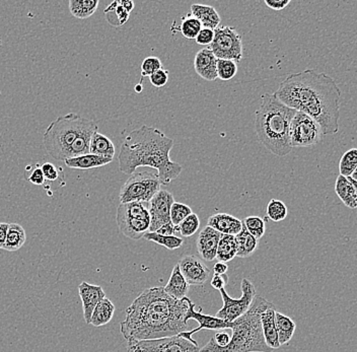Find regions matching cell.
Masks as SVG:
<instances>
[{
	"mask_svg": "<svg viewBox=\"0 0 357 352\" xmlns=\"http://www.w3.org/2000/svg\"><path fill=\"white\" fill-rule=\"evenodd\" d=\"M190 299H175L164 286L143 290L126 310L120 331L127 342L178 336L188 331L184 322Z\"/></svg>",
	"mask_w": 357,
	"mask_h": 352,
	"instance_id": "cell-1",
	"label": "cell"
},
{
	"mask_svg": "<svg viewBox=\"0 0 357 352\" xmlns=\"http://www.w3.org/2000/svg\"><path fill=\"white\" fill-rule=\"evenodd\" d=\"M274 95L289 108L303 112L318 122L324 136L339 131L341 90L327 73L315 69L291 73Z\"/></svg>",
	"mask_w": 357,
	"mask_h": 352,
	"instance_id": "cell-2",
	"label": "cell"
},
{
	"mask_svg": "<svg viewBox=\"0 0 357 352\" xmlns=\"http://www.w3.org/2000/svg\"><path fill=\"white\" fill-rule=\"evenodd\" d=\"M173 147L174 139L156 128L141 126L124 138L118 155L119 170L132 175L137 168L149 166L158 171L162 185H169L183 171L181 164L171 161Z\"/></svg>",
	"mask_w": 357,
	"mask_h": 352,
	"instance_id": "cell-3",
	"label": "cell"
},
{
	"mask_svg": "<svg viewBox=\"0 0 357 352\" xmlns=\"http://www.w3.org/2000/svg\"><path fill=\"white\" fill-rule=\"evenodd\" d=\"M297 111L280 102L274 94H264L255 113V130L260 142L278 157L293 151L289 127Z\"/></svg>",
	"mask_w": 357,
	"mask_h": 352,
	"instance_id": "cell-4",
	"label": "cell"
},
{
	"mask_svg": "<svg viewBox=\"0 0 357 352\" xmlns=\"http://www.w3.org/2000/svg\"><path fill=\"white\" fill-rule=\"evenodd\" d=\"M272 303L256 296L250 310L234 322L230 344L221 347L214 339L209 340L199 352H272L265 342L261 325V314Z\"/></svg>",
	"mask_w": 357,
	"mask_h": 352,
	"instance_id": "cell-5",
	"label": "cell"
},
{
	"mask_svg": "<svg viewBox=\"0 0 357 352\" xmlns=\"http://www.w3.org/2000/svg\"><path fill=\"white\" fill-rule=\"evenodd\" d=\"M90 122L92 120L75 113L59 116L54 120L43 136L44 147L50 157L64 162L67 151Z\"/></svg>",
	"mask_w": 357,
	"mask_h": 352,
	"instance_id": "cell-6",
	"label": "cell"
},
{
	"mask_svg": "<svg viewBox=\"0 0 357 352\" xmlns=\"http://www.w3.org/2000/svg\"><path fill=\"white\" fill-rule=\"evenodd\" d=\"M116 221L120 231L131 240L143 239L151 227L149 203L130 202L118 206Z\"/></svg>",
	"mask_w": 357,
	"mask_h": 352,
	"instance_id": "cell-7",
	"label": "cell"
},
{
	"mask_svg": "<svg viewBox=\"0 0 357 352\" xmlns=\"http://www.w3.org/2000/svg\"><path fill=\"white\" fill-rule=\"evenodd\" d=\"M162 183L158 173L138 172L130 175L120 191L121 203L145 202L149 203L153 196L160 190Z\"/></svg>",
	"mask_w": 357,
	"mask_h": 352,
	"instance_id": "cell-8",
	"label": "cell"
},
{
	"mask_svg": "<svg viewBox=\"0 0 357 352\" xmlns=\"http://www.w3.org/2000/svg\"><path fill=\"white\" fill-rule=\"evenodd\" d=\"M324 134L318 122L312 117L297 112L291 120L289 127V140L293 147H310L322 141Z\"/></svg>",
	"mask_w": 357,
	"mask_h": 352,
	"instance_id": "cell-9",
	"label": "cell"
},
{
	"mask_svg": "<svg viewBox=\"0 0 357 352\" xmlns=\"http://www.w3.org/2000/svg\"><path fill=\"white\" fill-rule=\"evenodd\" d=\"M241 290H242V297L241 299H232L225 292V288L219 290L223 299V305L219 312H217L215 317L223 321L232 322L242 317L250 310L253 301L256 298V288L254 284L250 280L244 278L241 284Z\"/></svg>",
	"mask_w": 357,
	"mask_h": 352,
	"instance_id": "cell-10",
	"label": "cell"
},
{
	"mask_svg": "<svg viewBox=\"0 0 357 352\" xmlns=\"http://www.w3.org/2000/svg\"><path fill=\"white\" fill-rule=\"evenodd\" d=\"M217 59L238 63L243 59V40L234 27L219 26L214 29V40L208 46Z\"/></svg>",
	"mask_w": 357,
	"mask_h": 352,
	"instance_id": "cell-11",
	"label": "cell"
},
{
	"mask_svg": "<svg viewBox=\"0 0 357 352\" xmlns=\"http://www.w3.org/2000/svg\"><path fill=\"white\" fill-rule=\"evenodd\" d=\"M198 344L180 336L127 342V352H199Z\"/></svg>",
	"mask_w": 357,
	"mask_h": 352,
	"instance_id": "cell-12",
	"label": "cell"
},
{
	"mask_svg": "<svg viewBox=\"0 0 357 352\" xmlns=\"http://www.w3.org/2000/svg\"><path fill=\"white\" fill-rule=\"evenodd\" d=\"M174 196L168 190L160 189L149 203L151 214L149 231H156L171 223V208L174 203Z\"/></svg>",
	"mask_w": 357,
	"mask_h": 352,
	"instance_id": "cell-13",
	"label": "cell"
},
{
	"mask_svg": "<svg viewBox=\"0 0 357 352\" xmlns=\"http://www.w3.org/2000/svg\"><path fill=\"white\" fill-rule=\"evenodd\" d=\"M195 320L199 323V326L197 328L193 329L191 331H186V332L180 333L178 336L182 338L186 339V340L190 341V342L194 343V344H198L193 339V335L196 333L199 332L202 329H206V330H225V329H232L234 327V322L223 321V320L219 319V318L213 317V316L205 315L202 314L201 310L199 312L195 311V303H192L191 299L189 301V309H188L187 314H186L185 319L184 322L188 325V321L189 320Z\"/></svg>",
	"mask_w": 357,
	"mask_h": 352,
	"instance_id": "cell-14",
	"label": "cell"
},
{
	"mask_svg": "<svg viewBox=\"0 0 357 352\" xmlns=\"http://www.w3.org/2000/svg\"><path fill=\"white\" fill-rule=\"evenodd\" d=\"M179 268L189 286H204L210 276V269L194 255L180 259Z\"/></svg>",
	"mask_w": 357,
	"mask_h": 352,
	"instance_id": "cell-15",
	"label": "cell"
},
{
	"mask_svg": "<svg viewBox=\"0 0 357 352\" xmlns=\"http://www.w3.org/2000/svg\"><path fill=\"white\" fill-rule=\"evenodd\" d=\"M78 294L82 299V309H84V321L88 325L90 324L93 312L102 299L106 298L105 292L102 286L90 284L84 281L78 286Z\"/></svg>",
	"mask_w": 357,
	"mask_h": 352,
	"instance_id": "cell-16",
	"label": "cell"
},
{
	"mask_svg": "<svg viewBox=\"0 0 357 352\" xmlns=\"http://www.w3.org/2000/svg\"><path fill=\"white\" fill-rule=\"evenodd\" d=\"M221 237V233L208 225L200 231L196 241V246H197L198 254L204 260L211 262L217 258V247Z\"/></svg>",
	"mask_w": 357,
	"mask_h": 352,
	"instance_id": "cell-17",
	"label": "cell"
},
{
	"mask_svg": "<svg viewBox=\"0 0 357 352\" xmlns=\"http://www.w3.org/2000/svg\"><path fill=\"white\" fill-rule=\"evenodd\" d=\"M194 69L207 81H215L217 77V58L208 47L200 50L194 59Z\"/></svg>",
	"mask_w": 357,
	"mask_h": 352,
	"instance_id": "cell-18",
	"label": "cell"
},
{
	"mask_svg": "<svg viewBox=\"0 0 357 352\" xmlns=\"http://www.w3.org/2000/svg\"><path fill=\"white\" fill-rule=\"evenodd\" d=\"M275 305L271 303L261 314V325L264 338H265L266 344L270 349H273V351L280 347V341H278V328H276L275 323Z\"/></svg>",
	"mask_w": 357,
	"mask_h": 352,
	"instance_id": "cell-19",
	"label": "cell"
},
{
	"mask_svg": "<svg viewBox=\"0 0 357 352\" xmlns=\"http://www.w3.org/2000/svg\"><path fill=\"white\" fill-rule=\"evenodd\" d=\"M207 225L221 235L236 236L243 229V221L227 214H217L209 217Z\"/></svg>",
	"mask_w": 357,
	"mask_h": 352,
	"instance_id": "cell-20",
	"label": "cell"
},
{
	"mask_svg": "<svg viewBox=\"0 0 357 352\" xmlns=\"http://www.w3.org/2000/svg\"><path fill=\"white\" fill-rule=\"evenodd\" d=\"M191 16L197 18L202 27L214 31L221 26V18L214 8L205 4H192Z\"/></svg>",
	"mask_w": 357,
	"mask_h": 352,
	"instance_id": "cell-21",
	"label": "cell"
},
{
	"mask_svg": "<svg viewBox=\"0 0 357 352\" xmlns=\"http://www.w3.org/2000/svg\"><path fill=\"white\" fill-rule=\"evenodd\" d=\"M189 284L184 278L183 274L180 271L179 265L173 268L170 279L166 286H164V292L175 299H182L186 298L189 292Z\"/></svg>",
	"mask_w": 357,
	"mask_h": 352,
	"instance_id": "cell-22",
	"label": "cell"
},
{
	"mask_svg": "<svg viewBox=\"0 0 357 352\" xmlns=\"http://www.w3.org/2000/svg\"><path fill=\"white\" fill-rule=\"evenodd\" d=\"M90 153L113 160L115 155V145L109 137L96 131L90 139Z\"/></svg>",
	"mask_w": 357,
	"mask_h": 352,
	"instance_id": "cell-23",
	"label": "cell"
},
{
	"mask_svg": "<svg viewBox=\"0 0 357 352\" xmlns=\"http://www.w3.org/2000/svg\"><path fill=\"white\" fill-rule=\"evenodd\" d=\"M112 161H113V160L108 159V158L99 157V155L88 153V155L65 160L64 163L71 168L90 170V168H100V166L109 164Z\"/></svg>",
	"mask_w": 357,
	"mask_h": 352,
	"instance_id": "cell-24",
	"label": "cell"
},
{
	"mask_svg": "<svg viewBox=\"0 0 357 352\" xmlns=\"http://www.w3.org/2000/svg\"><path fill=\"white\" fill-rule=\"evenodd\" d=\"M335 192L340 200L343 202L344 205L347 206L348 208H352V210H356V194L349 179L339 175L336 179Z\"/></svg>",
	"mask_w": 357,
	"mask_h": 352,
	"instance_id": "cell-25",
	"label": "cell"
},
{
	"mask_svg": "<svg viewBox=\"0 0 357 352\" xmlns=\"http://www.w3.org/2000/svg\"><path fill=\"white\" fill-rule=\"evenodd\" d=\"M236 238V257L249 258L252 256L258 248V240H256L243 225L242 231L234 236Z\"/></svg>",
	"mask_w": 357,
	"mask_h": 352,
	"instance_id": "cell-26",
	"label": "cell"
},
{
	"mask_svg": "<svg viewBox=\"0 0 357 352\" xmlns=\"http://www.w3.org/2000/svg\"><path fill=\"white\" fill-rule=\"evenodd\" d=\"M115 305L109 299L105 298L98 303L93 312L90 318V324L95 327H102L107 325L115 313Z\"/></svg>",
	"mask_w": 357,
	"mask_h": 352,
	"instance_id": "cell-27",
	"label": "cell"
},
{
	"mask_svg": "<svg viewBox=\"0 0 357 352\" xmlns=\"http://www.w3.org/2000/svg\"><path fill=\"white\" fill-rule=\"evenodd\" d=\"M26 241L27 235L24 227L19 223H10L3 250L16 252L24 246Z\"/></svg>",
	"mask_w": 357,
	"mask_h": 352,
	"instance_id": "cell-28",
	"label": "cell"
},
{
	"mask_svg": "<svg viewBox=\"0 0 357 352\" xmlns=\"http://www.w3.org/2000/svg\"><path fill=\"white\" fill-rule=\"evenodd\" d=\"M275 323L280 347L287 344L295 335L297 324L291 318L283 315L280 312H275Z\"/></svg>",
	"mask_w": 357,
	"mask_h": 352,
	"instance_id": "cell-29",
	"label": "cell"
},
{
	"mask_svg": "<svg viewBox=\"0 0 357 352\" xmlns=\"http://www.w3.org/2000/svg\"><path fill=\"white\" fill-rule=\"evenodd\" d=\"M99 0H71L69 10L77 18H88L98 10Z\"/></svg>",
	"mask_w": 357,
	"mask_h": 352,
	"instance_id": "cell-30",
	"label": "cell"
},
{
	"mask_svg": "<svg viewBox=\"0 0 357 352\" xmlns=\"http://www.w3.org/2000/svg\"><path fill=\"white\" fill-rule=\"evenodd\" d=\"M234 257H236V238L234 236L221 235L217 247V260L227 263L234 260Z\"/></svg>",
	"mask_w": 357,
	"mask_h": 352,
	"instance_id": "cell-31",
	"label": "cell"
},
{
	"mask_svg": "<svg viewBox=\"0 0 357 352\" xmlns=\"http://www.w3.org/2000/svg\"><path fill=\"white\" fill-rule=\"evenodd\" d=\"M106 18L114 27H121L127 23L130 12L124 8L121 1H114L105 10Z\"/></svg>",
	"mask_w": 357,
	"mask_h": 352,
	"instance_id": "cell-32",
	"label": "cell"
},
{
	"mask_svg": "<svg viewBox=\"0 0 357 352\" xmlns=\"http://www.w3.org/2000/svg\"><path fill=\"white\" fill-rule=\"evenodd\" d=\"M143 239L147 240V241L153 242V243L160 244V246H164V248L171 251L181 248L184 244V240L178 237V236H164L158 233H151V231L145 234Z\"/></svg>",
	"mask_w": 357,
	"mask_h": 352,
	"instance_id": "cell-33",
	"label": "cell"
},
{
	"mask_svg": "<svg viewBox=\"0 0 357 352\" xmlns=\"http://www.w3.org/2000/svg\"><path fill=\"white\" fill-rule=\"evenodd\" d=\"M201 29L202 26L199 21L191 14L184 16L179 27L182 35L188 40H195Z\"/></svg>",
	"mask_w": 357,
	"mask_h": 352,
	"instance_id": "cell-34",
	"label": "cell"
},
{
	"mask_svg": "<svg viewBox=\"0 0 357 352\" xmlns=\"http://www.w3.org/2000/svg\"><path fill=\"white\" fill-rule=\"evenodd\" d=\"M357 168V149H352L344 153L339 163V172L341 176L352 177Z\"/></svg>",
	"mask_w": 357,
	"mask_h": 352,
	"instance_id": "cell-35",
	"label": "cell"
},
{
	"mask_svg": "<svg viewBox=\"0 0 357 352\" xmlns=\"http://www.w3.org/2000/svg\"><path fill=\"white\" fill-rule=\"evenodd\" d=\"M267 218L271 219L274 223H280L286 218L288 212L284 202L278 199H271L266 208Z\"/></svg>",
	"mask_w": 357,
	"mask_h": 352,
	"instance_id": "cell-36",
	"label": "cell"
},
{
	"mask_svg": "<svg viewBox=\"0 0 357 352\" xmlns=\"http://www.w3.org/2000/svg\"><path fill=\"white\" fill-rule=\"evenodd\" d=\"M243 225L247 231L259 241L265 235V221L259 216H248L243 221Z\"/></svg>",
	"mask_w": 357,
	"mask_h": 352,
	"instance_id": "cell-37",
	"label": "cell"
},
{
	"mask_svg": "<svg viewBox=\"0 0 357 352\" xmlns=\"http://www.w3.org/2000/svg\"><path fill=\"white\" fill-rule=\"evenodd\" d=\"M238 73V63L225 59H217V77L223 81H229Z\"/></svg>",
	"mask_w": 357,
	"mask_h": 352,
	"instance_id": "cell-38",
	"label": "cell"
},
{
	"mask_svg": "<svg viewBox=\"0 0 357 352\" xmlns=\"http://www.w3.org/2000/svg\"><path fill=\"white\" fill-rule=\"evenodd\" d=\"M200 227V219L196 214L186 217L178 227L179 233L185 238L192 237L197 233Z\"/></svg>",
	"mask_w": 357,
	"mask_h": 352,
	"instance_id": "cell-39",
	"label": "cell"
},
{
	"mask_svg": "<svg viewBox=\"0 0 357 352\" xmlns=\"http://www.w3.org/2000/svg\"><path fill=\"white\" fill-rule=\"evenodd\" d=\"M193 214L191 208L187 204L181 203V202L175 201L173 203L172 208H171V223L178 227L180 223L189 216L190 214Z\"/></svg>",
	"mask_w": 357,
	"mask_h": 352,
	"instance_id": "cell-40",
	"label": "cell"
},
{
	"mask_svg": "<svg viewBox=\"0 0 357 352\" xmlns=\"http://www.w3.org/2000/svg\"><path fill=\"white\" fill-rule=\"evenodd\" d=\"M160 69H162V63L160 58L156 56L147 57L141 64V77H151Z\"/></svg>",
	"mask_w": 357,
	"mask_h": 352,
	"instance_id": "cell-41",
	"label": "cell"
},
{
	"mask_svg": "<svg viewBox=\"0 0 357 352\" xmlns=\"http://www.w3.org/2000/svg\"><path fill=\"white\" fill-rule=\"evenodd\" d=\"M149 81L156 88H160L162 86H166L169 81V71L166 69H160V71H156L153 75L149 77Z\"/></svg>",
	"mask_w": 357,
	"mask_h": 352,
	"instance_id": "cell-42",
	"label": "cell"
},
{
	"mask_svg": "<svg viewBox=\"0 0 357 352\" xmlns=\"http://www.w3.org/2000/svg\"><path fill=\"white\" fill-rule=\"evenodd\" d=\"M213 40H214V31L202 27L201 31L196 37L195 41L198 45L209 46L212 43Z\"/></svg>",
	"mask_w": 357,
	"mask_h": 352,
	"instance_id": "cell-43",
	"label": "cell"
},
{
	"mask_svg": "<svg viewBox=\"0 0 357 352\" xmlns=\"http://www.w3.org/2000/svg\"><path fill=\"white\" fill-rule=\"evenodd\" d=\"M41 170L46 180L55 181L58 179L59 173L54 164L45 163L41 166Z\"/></svg>",
	"mask_w": 357,
	"mask_h": 352,
	"instance_id": "cell-44",
	"label": "cell"
},
{
	"mask_svg": "<svg viewBox=\"0 0 357 352\" xmlns=\"http://www.w3.org/2000/svg\"><path fill=\"white\" fill-rule=\"evenodd\" d=\"M227 282H229V277L227 274H223V275H213L210 284L214 290H221L225 288Z\"/></svg>",
	"mask_w": 357,
	"mask_h": 352,
	"instance_id": "cell-45",
	"label": "cell"
},
{
	"mask_svg": "<svg viewBox=\"0 0 357 352\" xmlns=\"http://www.w3.org/2000/svg\"><path fill=\"white\" fill-rule=\"evenodd\" d=\"M29 182L32 184L37 185V186H41L45 183V177H44L43 172H42L41 168H35L32 173L31 176L29 177Z\"/></svg>",
	"mask_w": 357,
	"mask_h": 352,
	"instance_id": "cell-46",
	"label": "cell"
},
{
	"mask_svg": "<svg viewBox=\"0 0 357 352\" xmlns=\"http://www.w3.org/2000/svg\"><path fill=\"white\" fill-rule=\"evenodd\" d=\"M230 338L232 336H230L229 333L225 332V331H221L219 333H217L213 337L214 339L215 343H217L219 347H225L230 344Z\"/></svg>",
	"mask_w": 357,
	"mask_h": 352,
	"instance_id": "cell-47",
	"label": "cell"
},
{
	"mask_svg": "<svg viewBox=\"0 0 357 352\" xmlns=\"http://www.w3.org/2000/svg\"><path fill=\"white\" fill-rule=\"evenodd\" d=\"M291 0H265V4L268 8L273 10H282L289 5Z\"/></svg>",
	"mask_w": 357,
	"mask_h": 352,
	"instance_id": "cell-48",
	"label": "cell"
},
{
	"mask_svg": "<svg viewBox=\"0 0 357 352\" xmlns=\"http://www.w3.org/2000/svg\"><path fill=\"white\" fill-rule=\"evenodd\" d=\"M156 233L160 234V235L164 236H176L177 233H179V229L177 227H175L172 223H168V225H164V227H160L158 231H156Z\"/></svg>",
	"mask_w": 357,
	"mask_h": 352,
	"instance_id": "cell-49",
	"label": "cell"
},
{
	"mask_svg": "<svg viewBox=\"0 0 357 352\" xmlns=\"http://www.w3.org/2000/svg\"><path fill=\"white\" fill-rule=\"evenodd\" d=\"M10 223H0V249H3Z\"/></svg>",
	"mask_w": 357,
	"mask_h": 352,
	"instance_id": "cell-50",
	"label": "cell"
},
{
	"mask_svg": "<svg viewBox=\"0 0 357 352\" xmlns=\"http://www.w3.org/2000/svg\"><path fill=\"white\" fill-rule=\"evenodd\" d=\"M227 271H229V266H227V263L217 262L213 266L214 275H223V274H227Z\"/></svg>",
	"mask_w": 357,
	"mask_h": 352,
	"instance_id": "cell-51",
	"label": "cell"
},
{
	"mask_svg": "<svg viewBox=\"0 0 357 352\" xmlns=\"http://www.w3.org/2000/svg\"><path fill=\"white\" fill-rule=\"evenodd\" d=\"M121 4L124 6L125 10H128L129 12H131L134 10V2L131 1V0H124V1H121Z\"/></svg>",
	"mask_w": 357,
	"mask_h": 352,
	"instance_id": "cell-52",
	"label": "cell"
},
{
	"mask_svg": "<svg viewBox=\"0 0 357 352\" xmlns=\"http://www.w3.org/2000/svg\"><path fill=\"white\" fill-rule=\"evenodd\" d=\"M348 179H349L350 182H352V186H354V191H356L357 197V182L356 181H354V179L352 178V177H348Z\"/></svg>",
	"mask_w": 357,
	"mask_h": 352,
	"instance_id": "cell-53",
	"label": "cell"
},
{
	"mask_svg": "<svg viewBox=\"0 0 357 352\" xmlns=\"http://www.w3.org/2000/svg\"><path fill=\"white\" fill-rule=\"evenodd\" d=\"M352 178L354 179V181L357 182V168L356 170L354 171V174H352Z\"/></svg>",
	"mask_w": 357,
	"mask_h": 352,
	"instance_id": "cell-54",
	"label": "cell"
},
{
	"mask_svg": "<svg viewBox=\"0 0 357 352\" xmlns=\"http://www.w3.org/2000/svg\"><path fill=\"white\" fill-rule=\"evenodd\" d=\"M136 92H143V86H136Z\"/></svg>",
	"mask_w": 357,
	"mask_h": 352,
	"instance_id": "cell-55",
	"label": "cell"
}]
</instances>
